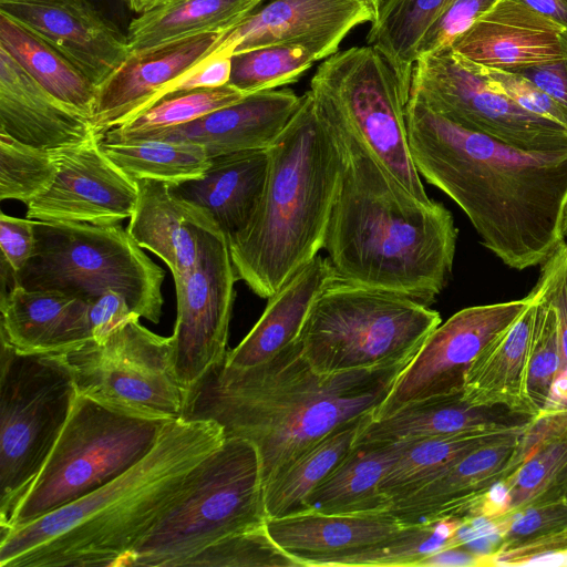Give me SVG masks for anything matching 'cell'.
<instances>
[{
    "mask_svg": "<svg viewBox=\"0 0 567 567\" xmlns=\"http://www.w3.org/2000/svg\"><path fill=\"white\" fill-rule=\"evenodd\" d=\"M413 163L466 215L481 244L516 270L566 240L567 148L525 151L468 130L415 94L406 105Z\"/></svg>",
    "mask_w": 567,
    "mask_h": 567,
    "instance_id": "1",
    "label": "cell"
},
{
    "mask_svg": "<svg viewBox=\"0 0 567 567\" xmlns=\"http://www.w3.org/2000/svg\"><path fill=\"white\" fill-rule=\"evenodd\" d=\"M223 361L186 390L182 417L214 420L225 436L251 442L264 487L329 432L372 415L409 363L320 373L298 339L251 368L228 369Z\"/></svg>",
    "mask_w": 567,
    "mask_h": 567,
    "instance_id": "2",
    "label": "cell"
},
{
    "mask_svg": "<svg viewBox=\"0 0 567 567\" xmlns=\"http://www.w3.org/2000/svg\"><path fill=\"white\" fill-rule=\"evenodd\" d=\"M225 437L214 420L167 422L151 452L118 477L24 526L0 532V567H124Z\"/></svg>",
    "mask_w": 567,
    "mask_h": 567,
    "instance_id": "3",
    "label": "cell"
},
{
    "mask_svg": "<svg viewBox=\"0 0 567 567\" xmlns=\"http://www.w3.org/2000/svg\"><path fill=\"white\" fill-rule=\"evenodd\" d=\"M316 107L344 152L323 247L336 279L430 307L453 269L458 231L451 212L410 194L350 130Z\"/></svg>",
    "mask_w": 567,
    "mask_h": 567,
    "instance_id": "4",
    "label": "cell"
},
{
    "mask_svg": "<svg viewBox=\"0 0 567 567\" xmlns=\"http://www.w3.org/2000/svg\"><path fill=\"white\" fill-rule=\"evenodd\" d=\"M267 150L260 203L249 225L228 241L238 279L265 299L323 249L344 169L341 142L308 91Z\"/></svg>",
    "mask_w": 567,
    "mask_h": 567,
    "instance_id": "5",
    "label": "cell"
},
{
    "mask_svg": "<svg viewBox=\"0 0 567 567\" xmlns=\"http://www.w3.org/2000/svg\"><path fill=\"white\" fill-rule=\"evenodd\" d=\"M441 316L409 297L334 279L313 302L298 337L320 373L410 362Z\"/></svg>",
    "mask_w": 567,
    "mask_h": 567,
    "instance_id": "6",
    "label": "cell"
},
{
    "mask_svg": "<svg viewBox=\"0 0 567 567\" xmlns=\"http://www.w3.org/2000/svg\"><path fill=\"white\" fill-rule=\"evenodd\" d=\"M267 520L256 446L226 436L199 465L194 484L150 530L124 567H177L216 542Z\"/></svg>",
    "mask_w": 567,
    "mask_h": 567,
    "instance_id": "7",
    "label": "cell"
},
{
    "mask_svg": "<svg viewBox=\"0 0 567 567\" xmlns=\"http://www.w3.org/2000/svg\"><path fill=\"white\" fill-rule=\"evenodd\" d=\"M33 256L14 281L92 301L107 290L123 295L140 317L158 323L165 271L121 225L35 221Z\"/></svg>",
    "mask_w": 567,
    "mask_h": 567,
    "instance_id": "8",
    "label": "cell"
},
{
    "mask_svg": "<svg viewBox=\"0 0 567 567\" xmlns=\"http://www.w3.org/2000/svg\"><path fill=\"white\" fill-rule=\"evenodd\" d=\"M0 339V529H6L54 447L78 391L64 352H22Z\"/></svg>",
    "mask_w": 567,
    "mask_h": 567,
    "instance_id": "9",
    "label": "cell"
},
{
    "mask_svg": "<svg viewBox=\"0 0 567 567\" xmlns=\"http://www.w3.org/2000/svg\"><path fill=\"white\" fill-rule=\"evenodd\" d=\"M172 420L128 414L78 394L71 414L10 526H24L118 477L144 458Z\"/></svg>",
    "mask_w": 567,
    "mask_h": 567,
    "instance_id": "10",
    "label": "cell"
},
{
    "mask_svg": "<svg viewBox=\"0 0 567 567\" xmlns=\"http://www.w3.org/2000/svg\"><path fill=\"white\" fill-rule=\"evenodd\" d=\"M313 103L350 130L413 196L430 202L413 163L406 92L374 47L338 51L319 64L308 90Z\"/></svg>",
    "mask_w": 567,
    "mask_h": 567,
    "instance_id": "11",
    "label": "cell"
},
{
    "mask_svg": "<svg viewBox=\"0 0 567 567\" xmlns=\"http://www.w3.org/2000/svg\"><path fill=\"white\" fill-rule=\"evenodd\" d=\"M128 320L105 340L64 352L78 394L115 410L153 419L183 416L186 391L174 364L173 337Z\"/></svg>",
    "mask_w": 567,
    "mask_h": 567,
    "instance_id": "12",
    "label": "cell"
},
{
    "mask_svg": "<svg viewBox=\"0 0 567 567\" xmlns=\"http://www.w3.org/2000/svg\"><path fill=\"white\" fill-rule=\"evenodd\" d=\"M411 93L455 123L525 151L567 148V127L533 114L487 81L451 47L420 56Z\"/></svg>",
    "mask_w": 567,
    "mask_h": 567,
    "instance_id": "13",
    "label": "cell"
},
{
    "mask_svg": "<svg viewBox=\"0 0 567 567\" xmlns=\"http://www.w3.org/2000/svg\"><path fill=\"white\" fill-rule=\"evenodd\" d=\"M198 233L196 265L173 277L177 302L174 364L185 391L225 359L238 280L219 227H199Z\"/></svg>",
    "mask_w": 567,
    "mask_h": 567,
    "instance_id": "14",
    "label": "cell"
},
{
    "mask_svg": "<svg viewBox=\"0 0 567 567\" xmlns=\"http://www.w3.org/2000/svg\"><path fill=\"white\" fill-rule=\"evenodd\" d=\"M532 301L529 292L516 300L472 306L440 323L398 375L372 420L389 416L414 401L462 392L475 357L506 332Z\"/></svg>",
    "mask_w": 567,
    "mask_h": 567,
    "instance_id": "15",
    "label": "cell"
},
{
    "mask_svg": "<svg viewBox=\"0 0 567 567\" xmlns=\"http://www.w3.org/2000/svg\"><path fill=\"white\" fill-rule=\"evenodd\" d=\"M381 0H269L225 31L210 56L272 45L299 47L317 61L339 51L357 27L372 23Z\"/></svg>",
    "mask_w": 567,
    "mask_h": 567,
    "instance_id": "16",
    "label": "cell"
},
{
    "mask_svg": "<svg viewBox=\"0 0 567 567\" xmlns=\"http://www.w3.org/2000/svg\"><path fill=\"white\" fill-rule=\"evenodd\" d=\"M53 152L58 174L50 189L27 205L28 218L111 226L131 217L136 182L106 156L100 136Z\"/></svg>",
    "mask_w": 567,
    "mask_h": 567,
    "instance_id": "17",
    "label": "cell"
},
{
    "mask_svg": "<svg viewBox=\"0 0 567 567\" xmlns=\"http://www.w3.org/2000/svg\"><path fill=\"white\" fill-rule=\"evenodd\" d=\"M0 13L49 42L96 87L130 55L127 37L89 0H0Z\"/></svg>",
    "mask_w": 567,
    "mask_h": 567,
    "instance_id": "18",
    "label": "cell"
},
{
    "mask_svg": "<svg viewBox=\"0 0 567 567\" xmlns=\"http://www.w3.org/2000/svg\"><path fill=\"white\" fill-rule=\"evenodd\" d=\"M224 32L199 34L131 52L126 61L96 87L91 116L95 134L102 138L107 131L158 102L171 84L215 53Z\"/></svg>",
    "mask_w": 567,
    "mask_h": 567,
    "instance_id": "19",
    "label": "cell"
},
{
    "mask_svg": "<svg viewBox=\"0 0 567 567\" xmlns=\"http://www.w3.org/2000/svg\"><path fill=\"white\" fill-rule=\"evenodd\" d=\"M564 28L513 0H498L451 48L485 69L516 71L563 59Z\"/></svg>",
    "mask_w": 567,
    "mask_h": 567,
    "instance_id": "20",
    "label": "cell"
},
{
    "mask_svg": "<svg viewBox=\"0 0 567 567\" xmlns=\"http://www.w3.org/2000/svg\"><path fill=\"white\" fill-rule=\"evenodd\" d=\"M301 100L302 95H297L290 89L260 91L189 123L146 133L132 141L162 140L197 144L209 157L265 150L284 131Z\"/></svg>",
    "mask_w": 567,
    "mask_h": 567,
    "instance_id": "21",
    "label": "cell"
},
{
    "mask_svg": "<svg viewBox=\"0 0 567 567\" xmlns=\"http://www.w3.org/2000/svg\"><path fill=\"white\" fill-rule=\"evenodd\" d=\"M0 131L44 150L68 147L96 135L90 116L52 94L2 47Z\"/></svg>",
    "mask_w": 567,
    "mask_h": 567,
    "instance_id": "22",
    "label": "cell"
},
{
    "mask_svg": "<svg viewBox=\"0 0 567 567\" xmlns=\"http://www.w3.org/2000/svg\"><path fill=\"white\" fill-rule=\"evenodd\" d=\"M522 434L472 452L422 488L392 502L388 512L403 526L446 517L468 520L478 499L509 475Z\"/></svg>",
    "mask_w": 567,
    "mask_h": 567,
    "instance_id": "23",
    "label": "cell"
},
{
    "mask_svg": "<svg viewBox=\"0 0 567 567\" xmlns=\"http://www.w3.org/2000/svg\"><path fill=\"white\" fill-rule=\"evenodd\" d=\"M0 338L22 352L63 353L92 340L89 303L16 281L1 293Z\"/></svg>",
    "mask_w": 567,
    "mask_h": 567,
    "instance_id": "24",
    "label": "cell"
},
{
    "mask_svg": "<svg viewBox=\"0 0 567 567\" xmlns=\"http://www.w3.org/2000/svg\"><path fill=\"white\" fill-rule=\"evenodd\" d=\"M274 540L302 567L334 566L349 555L381 543L403 525L388 511L368 514L305 512L268 518Z\"/></svg>",
    "mask_w": 567,
    "mask_h": 567,
    "instance_id": "25",
    "label": "cell"
},
{
    "mask_svg": "<svg viewBox=\"0 0 567 567\" xmlns=\"http://www.w3.org/2000/svg\"><path fill=\"white\" fill-rule=\"evenodd\" d=\"M135 182L137 199L127 233L140 247L158 256L173 277L187 272L198 260L199 227L217 224L207 210L176 195L168 183Z\"/></svg>",
    "mask_w": 567,
    "mask_h": 567,
    "instance_id": "26",
    "label": "cell"
},
{
    "mask_svg": "<svg viewBox=\"0 0 567 567\" xmlns=\"http://www.w3.org/2000/svg\"><path fill=\"white\" fill-rule=\"evenodd\" d=\"M268 169L267 148L224 154L210 157L200 177L169 187L179 197L207 210L229 241L254 217Z\"/></svg>",
    "mask_w": 567,
    "mask_h": 567,
    "instance_id": "27",
    "label": "cell"
},
{
    "mask_svg": "<svg viewBox=\"0 0 567 567\" xmlns=\"http://www.w3.org/2000/svg\"><path fill=\"white\" fill-rule=\"evenodd\" d=\"M534 417L468 403L462 392L411 402L389 416L369 417L354 444H392L489 429L526 426Z\"/></svg>",
    "mask_w": 567,
    "mask_h": 567,
    "instance_id": "28",
    "label": "cell"
},
{
    "mask_svg": "<svg viewBox=\"0 0 567 567\" xmlns=\"http://www.w3.org/2000/svg\"><path fill=\"white\" fill-rule=\"evenodd\" d=\"M334 279L328 259L316 256L268 299L252 329L236 348L226 352L224 367L251 368L293 343L313 302Z\"/></svg>",
    "mask_w": 567,
    "mask_h": 567,
    "instance_id": "29",
    "label": "cell"
},
{
    "mask_svg": "<svg viewBox=\"0 0 567 567\" xmlns=\"http://www.w3.org/2000/svg\"><path fill=\"white\" fill-rule=\"evenodd\" d=\"M503 334L486 344L470 364L462 390L468 403L505 408L535 419L527 396V365L535 298Z\"/></svg>",
    "mask_w": 567,
    "mask_h": 567,
    "instance_id": "30",
    "label": "cell"
},
{
    "mask_svg": "<svg viewBox=\"0 0 567 567\" xmlns=\"http://www.w3.org/2000/svg\"><path fill=\"white\" fill-rule=\"evenodd\" d=\"M409 441L354 444L341 463L310 493L306 512L368 514L385 512L391 501L380 484Z\"/></svg>",
    "mask_w": 567,
    "mask_h": 567,
    "instance_id": "31",
    "label": "cell"
},
{
    "mask_svg": "<svg viewBox=\"0 0 567 567\" xmlns=\"http://www.w3.org/2000/svg\"><path fill=\"white\" fill-rule=\"evenodd\" d=\"M266 0H167L133 19L127 28L130 53L186 38L224 32Z\"/></svg>",
    "mask_w": 567,
    "mask_h": 567,
    "instance_id": "32",
    "label": "cell"
},
{
    "mask_svg": "<svg viewBox=\"0 0 567 567\" xmlns=\"http://www.w3.org/2000/svg\"><path fill=\"white\" fill-rule=\"evenodd\" d=\"M528 425L410 440L383 477L380 491L391 503L406 497L472 452L519 435Z\"/></svg>",
    "mask_w": 567,
    "mask_h": 567,
    "instance_id": "33",
    "label": "cell"
},
{
    "mask_svg": "<svg viewBox=\"0 0 567 567\" xmlns=\"http://www.w3.org/2000/svg\"><path fill=\"white\" fill-rule=\"evenodd\" d=\"M369 417L372 415L341 424L287 464L264 487L267 519L305 513L310 493L347 456Z\"/></svg>",
    "mask_w": 567,
    "mask_h": 567,
    "instance_id": "34",
    "label": "cell"
},
{
    "mask_svg": "<svg viewBox=\"0 0 567 567\" xmlns=\"http://www.w3.org/2000/svg\"><path fill=\"white\" fill-rule=\"evenodd\" d=\"M0 47L52 94L92 116L96 85L49 42L3 13Z\"/></svg>",
    "mask_w": 567,
    "mask_h": 567,
    "instance_id": "35",
    "label": "cell"
},
{
    "mask_svg": "<svg viewBox=\"0 0 567 567\" xmlns=\"http://www.w3.org/2000/svg\"><path fill=\"white\" fill-rule=\"evenodd\" d=\"M450 1L381 0L367 44L381 52L410 94L421 42Z\"/></svg>",
    "mask_w": 567,
    "mask_h": 567,
    "instance_id": "36",
    "label": "cell"
},
{
    "mask_svg": "<svg viewBox=\"0 0 567 567\" xmlns=\"http://www.w3.org/2000/svg\"><path fill=\"white\" fill-rule=\"evenodd\" d=\"M101 147L131 178H153L171 185L200 177L210 159L197 144L162 140L104 143L101 138Z\"/></svg>",
    "mask_w": 567,
    "mask_h": 567,
    "instance_id": "37",
    "label": "cell"
},
{
    "mask_svg": "<svg viewBox=\"0 0 567 567\" xmlns=\"http://www.w3.org/2000/svg\"><path fill=\"white\" fill-rule=\"evenodd\" d=\"M247 95L233 84L173 94L126 123L107 131L104 143L130 142L143 134L166 130L195 121L208 113L231 105Z\"/></svg>",
    "mask_w": 567,
    "mask_h": 567,
    "instance_id": "38",
    "label": "cell"
},
{
    "mask_svg": "<svg viewBox=\"0 0 567 567\" xmlns=\"http://www.w3.org/2000/svg\"><path fill=\"white\" fill-rule=\"evenodd\" d=\"M501 484L507 494V509L502 517L567 498V430L542 445Z\"/></svg>",
    "mask_w": 567,
    "mask_h": 567,
    "instance_id": "39",
    "label": "cell"
},
{
    "mask_svg": "<svg viewBox=\"0 0 567 567\" xmlns=\"http://www.w3.org/2000/svg\"><path fill=\"white\" fill-rule=\"evenodd\" d=\"M465 518L446 517L434 522L403 526L388 539L339 559L334 566L415 567L426 556L456 545Z\"/></svg>",
    "mask_w": 567,
    "mask_h": 567,
    "instance_id": "40",
    "label": "cell"
},
{
    "mask_svg": "<svg viewBox=\"0 0 567 567\" xmlns=\"http://www.w3.org/2000/svg\"><path fill=\"white\" fill-rule=\"evenodd\" d=\"M56 174L53 150L28 145L0 131V199L29 205L50 189Z\"/></svg>",
    "mask_w": 567,
    "mask_h": 567,
    "instance_id": "41",
    "label": "cell"
},
{
    "mask_svg": "<svg viewBox=\"0 0 567 567\" xmlns=\"http://www.w3.org/2000/svg\"><path fill=\"white\" fill-rule=\"evenodd\" d=\"M535 319L527 365V396L535 415L547 408L553 385L564 370V354L554 308L532 289Z\"/></svg>",
    "mask_w": 567,
    "mask_h": 567,
    "instance_id": "42",
    "label": "cell"
},
{
    "mask_svg": "<svg viewBox=\"0 0 567 567\" xmlns=\"http://www.w3.org/2000/svg\"><path fill=\"white\" fill-rule=\"evenodd\" d=\"M316 62L299 47L255 49L233 56L229 83L246 94L272 90L298 81Z\"/></svg>",
    "mask_w": 567,
    "mask_h": 567,
    "instance_id": "43",
    "label": "cell"
},
{
    "mask_svg": "<svg viewBox=\"0 0 567 567\" xmlns=\"http://www.w3.org/2000/svg\"><path fill=\"white\" fill-rule=\"evenodd\" d=\"M187 566L302 567L274 540L266 523L216 542L194 557Z\"/></svg>",
    "mask_w": 567,
    "mask_h": 567,
    "instance_id": "44",
    "label": "cell"
},
{
    "mask_svg": "<svg viewBox=\"0 0 567 567\" xmlns=\"http://www.w3.org/2000/svg\"><path fill=\"white\" fill-rule=\"evenodd\" d=\"M491 522L499 539L497 547L559 532L567 528V498L525 507L511 516Z\"/></svg>",
    "mask_w": 567,
    "mask_h": 567,
    "instance_id": "45",
    "label": "cell"
},
{
    "mask_svg": "<svg viewBox=\"0 0 567 567\" xmlns=\"http://www.w3.org/2000/svg\"><path fill=\"white\" fill-rule=\"evenodd\" d=\"M567 528L528 538L511 546H498L485 554L483 566H564Z\"/></svg>",
    "mask_w": 567,
    "mask_h": 567,
    "instance_id": "46",
    "label": "cell"
},
{
    "mask_svg": "<svg viewBox=\"0 0 567 567\" xmlns=\"http://www.w3.org/2000/svg\"><path fill=\"white\" fill-rule=\"evenodd\" d=\"M498 0H451L429 30L419 48L417 59L446 48L463 34ZM416 59V60H417Z\"/></svg>",
    "mask_w": 567,
    "mask_h": 567,
    "instance_id": "47",
    "label": "cell"
},
{
    "mask_svg": "<svg viewBox=\"0 0 567 567\" xmlns=\"http://www.w3.org/2000/svg\"><path fill=\"white\" fill-rule=\"evenodd\" d=\"M489 84L526 111L567 127V118L558 104L526 76L513 72L482 68Z\"/></svg>",
    "mask_w": 567,
    "mask_h": 567,
    "instance_id": "48",
    "label": "cell"
},
{
    "mask_svg": "<svg viewBox=\"0 0 567 567\" xmlns=\"http://www.w3.org/2000/svg\"><path fill=\"white\" fill-rule=\"evenodd\" d=\"M35 221L31 218H18L1 213L0 248L2 258L19 272L33 256L37 245Z\"/></svg>",
    "mask_w": 567,
    "mask_h": 567,
    "instance_id": "49",
    "label": "cell"
},
{
    "mask_svg": "<svg viewBox=\"0 0 567 567\" xmlns=\"http://www.w3.org/2000/svg\"><path fill=\"white\" fill-rule=\"evenodd\" d=\"M87 303L92 340L96 342L105 340L128 320L140 317L123 295L115 290H107Z\"/></svg>",
    "mask_w": 567,
    "mask_h": 567,
    "instance_id": "50",
    "label": "cell"
},
{
    "mask_svg": "<svg viewBox=\"0 0 567 567\" xmlns=\"http://www.w3.org/2000/svg\"><path fill=\"white\" fill-rule=\"evenodd\" d=\"M233 56H209L171 84L163 97L203 89L226 85L230 81Z\"/></svg>",
    "mask_w": 567,
    "mask_h": 567,
    "instance_id": "51",
    "label": "cell"
},
{
    "mask_svg": "<svg viewBox=\"0 0 567 567\" xmlns=\"http://www.w3.org/2000/svg\"><path fill=\"white\" fill-rule=\"evenodd\" d=\"M564 40L567 47L566 29L564 30ZM513 72L526 76L547 93L563 110L567 118V53L560 60Z\"/></svg>",
    "mask_w": 567,
    "mask_h": 567,
    "instance_id": "52",
    "label": "cell"
},
{
    "mask_svg": "<svg viewBox=\"0 0 567 567\" xmlns=\"http://www.w3.org/2000/svg\"><path fill=\"white\" fill-rule=\"evenodd\" d=\"M465 546H454L437 550L419 561L415 567H470L483 566L485 554Z\"/></svg>",
    "mask_w": 567,
    "mask_h": 567,
    "instance_id": "53",
    "label": "cell"
},
{
    "mask_svg": "<svg viewBox=\"0 0 567 567\" xmlns=\"http://www.w3.org/2000/svg\"><path fill=\"white\" fill-rule=\"evenodd\" d=\"M567 30V0H513Z\"/></svg>",
    "mask_w": 567,
    "mask_h": 567,
    "instance_id": "54",
    "label": "cell"
},
{
    "mask_svg": "<svg viewBox=\"0 0 567 567\" xmlns=\"http://www.w3.org/2000/svg\"><path fill=\"white\" fill-rule=\"evenodd\" d=\"M126 7L135 13L143 14L148 12L158 6L163 4L167 0H122Z\"/></svg>",
    "mask_w": 567,
    "mask_h": 567,
    "instance_id": "55",
    "label": "cell"
},
{
    "mask_svg": "<svg viewBox=\"0 0 567 567\" xmlns=\"http://www.w3.org/2000/svg\"><path fill=\"white\" fill-rule=\"evenodd\" d=\"M564 566H567V551L565 554V563H564Z\"/></svg>",
    "mask_w": 567,
    "mask_h": 567,
    "instance_id": "56",
    "label": "cell"
},
{
    "mask_svg": "<svg viewBox=\"0 0 567 567\" xmlns=\"http://www.w3.org/2000/svg\"><path fill=\"white\" fill-rule=\"evenodd\" d=\"M565 236L567 237V219H566V225H565Z\"/></svg>",
    "mask_w": 567,
    "mask_h": 567,
    "instance_id": "57",
    "label": "cell"
},
{
    "mask_svg": "<svg viewBox=\"0 0 567 567\" xmlns=\"http://www.w3.org/2000/svg\"><path fill=\"white\" fill-rule=\"evenodd\" d=\"M564 411H567V410H564Z\"/></svg>",
    "mask_w": 567,
    "mask_h": 567,
    "instance_id": "58",
    "label": "cell"
}]
</instances>
